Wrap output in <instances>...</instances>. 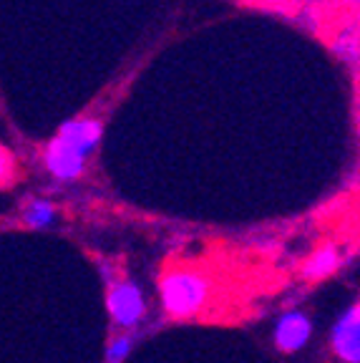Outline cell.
<instances>
[{
  "label": "cell",
  "instance_id": "1",
  "mask_svg": "<svg viewBox=\"0 0 360 363\" xmlns=\"http://www.w3.org/2000/svg\"><path fill=\"white\" fill-rule=\"evenodd\" d=\"M293 278L267 250L207 245L202 252L174 250L157 267L164 323L244 325L262 315L265 301Z\"/></svg>",
  "mask_w": 360,
  "mask_h": 363
},
{
  "label": "cell",
  "instance_id": "2",
  "mask_svg": "<svg viewBox=\"0 0 360 363\" xmlns=\"http://www.w3.org/2000/svg\"><path fill=\"white\" fill-rule=\"evenodd\" d=\"M94 265L103 280V306L108 315V335L134 333L147 318L144 290L131 278L129 262L121 257L94 255Z\"/></svg>",
  "mask_w": 360,
  "mask_h": 363
},
{
  "label": "cell",
  "instance_id": "3",
  "mask_svg": "<svg viewBox=\"0 0 360 363\" xmlns=\"http://www.w3.org/2000/svg\"><path fill=\"white\" fill-rule=\"evenodd\" d=\"M345 257L340 252V245L330 238H322L315 242V247L293 267V275L305 285H317L332 278L343 267Z\"/></svg>",
  "mask_w": 360,
  "mask_h": 363
},
{
  "label": "cell",
  "instance_id": "4",
  "mask_svg": "<svg viewBox=\"0 0 360 363\" xmlns=\"http://www.w3.org/2000/svg\"><path fill=\"white\" fill-rule=\"evenodd\" d=\"M330 351L340 363H360V303L355 301L332 325Z\"/></svg>",
  "mask_w": 360,
  "mask_h": 363
},
{
  "label": "cell",
  "instance_id": "5",
  "mask_svg": "<svg viewBox=\"0 0 360 363\" xmlns=\"http://www.w3.org/2000/svg\"><path fill=\"white\" fill-rule=\"evenodd\" d=\"M43 167L53 179L74 182L86 172V157L81 152H76L71 144L63 142V139L53 136L43 149Z\"/></svg>",
  "mask_w": 360,
  "mask_h": 363
},
{
  "label": "cell",
  "instance_id": "6",
  "mask_svg": "<svg viewBox=\"0 0 360 363\" xmlns=\"http://www.w3.org/2000/svg\"><path fill=\"white\" fill-rule=\"evenodd\" d=\"M313 335V320L300 311H290L277 320L275 325V348L282 356H293L305 346Z\"/></svg>",
  "mask_w": 360,
  "mask_h": 363
},
{
  "label": "cell",
  "instance_id": "7",
  "mask_svg": "<svg viewBox=\"0 0 360 363\" xmlns=\"http://www.w3.org/2000/svg\"><path fill=\"white\" fill-rule=\"evenodd\" d=\"M63 142L71 144L74 149H79L84 157H89L103 136V124L99 119H89V116H79V119H71L58 129V134Z\"/></svg>",
  "mask_w": 360,
  "mask_h": 363
},
{
  "label": "cell",
  "instance_id": "8",
  "mask_svg": "<svg viewBox=\"0 0 360 363\" xmlns=\"http://www.w3.org/2000/svg\"><path fill=\"white\" fill-rule=\"evenodd\" d=\"M53 217H56V207L48 199H28L23 204L21 222L26 227H45L51 225Z\"/></svg>",
  "mask_w": 360,
  "mask_h": 363
},
{
  "label": "cell",
  "instance_id": "9",
  "mask_svg": "<svg viewBox=\"0 0 360 363\" xmlns=\"http://www.w3.org/2000/svg\"><path fill=\"white\" fill-rule=\"evenodd\" d=\"M18 177H21V172H18L16 157L6 147H0V189L13 187L18 182Z\"/></svg>",
  "mask_w": 360,
  "mask_h": 363
},
{
  "label": "cell",
  "instance_id": "10",
  "mask_svg": "<svg viewBox=\"0 0 360 363\" xmlns=\"http://www.w3.org/2000/svg\"><path fill=\"white\" fill-rule=\"evenodd\" d=\"M332 51L343 56L345 61H355L358 58V30L350 28V30H343L338 35V40L332 43Z\"/></svg>",
  "mask_w": 360,
  "mask_h": 363
},
{
  "label": "cell",
  "instance_id": "11",
  "mask_svg": "<svg viewBox=\"0 0 360 363\" xmlns=\"http://www.w3.org/2000/svg\"><path fill=\"white\" fill-rule=\"evenodd\" d=\"M247 3H257V6H282L287 0H247Z\"/></svg>",
  "mask_w": 360,
  "mask_h": 363
},
{
  "label": "cell",
  "instance_id": "12",
  "mask_svg": "<svg viewBox=\"0 0 360 363\" xmlns=\"http://www.w3.org/2000/svg\"><path fill=\"white\" fill-rule=\"evenodd\" d=\"M350 3H358V0H350Z\"/></svg>",
  "mask_w": 360,
  "mask_h": 363
}]
</instances>
